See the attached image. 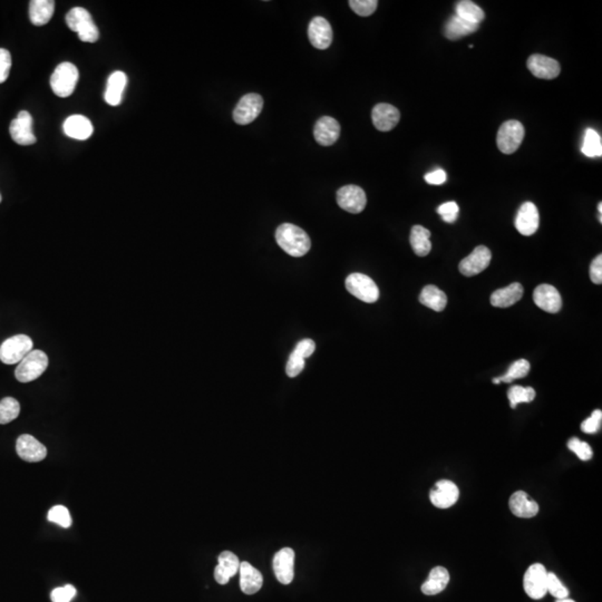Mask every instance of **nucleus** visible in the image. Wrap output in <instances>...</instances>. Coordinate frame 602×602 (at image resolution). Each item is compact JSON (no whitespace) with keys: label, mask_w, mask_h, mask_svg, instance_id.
<instances>
[{"label":"nucleus","mask_w":602,"mask_h":602,"mask_svg":"<svg viewBox=\"0 0 602 602\" xmlns=\"http://www.w3.org/2000/svg\"><path fill=\"white\" fill-rule=\"evenodd\" d=\"M581 152H583L585 156H588V158L601 156V136L598 134V132L592 130V128H588V130L585 131V140H583Z\"/></svg>","instance_id":"72a5a7b5"},{"label":"nucleus","mask_w":602,"mask_h":602,"mask_svg":"<svg viewBox=\"0 0 602 602\" xmlns=\"http://www.w3.org/2000/svg\"><path fill=\"white\" fill-rule=\"evenodd\" d=\"M378 1L377 0H351L349 6L358 16L368 17L375 12Z\"/></svg>","instance_id":"ea45409f"},{"label":"nucleus","mask_w":602,"mask_h":602,"mask_svg":"<svg viewBox=\"0 0 602 602\" xmlns=\"http://www.w3.org/2000/svg\"><path fill=\"white\" fill-rule=\"evenodd\" d=\"M64 133L72 139L84 141L91 137L94 132L91 121L83 115H72L64 122Z\"/></svg>","instance_id":"b1692460"},{"label":"nucleus","mask_w":602,"mask_h":602,"mask_svg":"<svg viewBox=\"0 0 602 602\" xmlns=\"http://www.w3.org/2000/svg\"><path fill=\"white\" fill-rule=\"evenodd\" d=\"M66 24L72 31L78 35L79 40L85 43H95L99 37V31L94 23L91 14L82 7H75L66 15Z\"/></svg>","instance_id":"f03ea898"},{"label":"nucleus","mask_w":602,"mask_h":602,"mask_svg":"<svg viewBox=\"0 0 602 602\" xmlns=\"http://www.w3.org/2000/svg\"><path fill=\"white\" fill-rule=\"evenodd\" d=\"M598 210H599V221H600V224H602V203H601V202H600V203L598 204Z\"/></svg>","instance_id":"3c124183"},{"label":"nucleus","mask_w":602,"mask_h":602,"mask_svg":"<svg viewBox=\"0 0 602 602\" xmlns=\"http://www.w3.org/2000/svg\"><path fill=\"white\" fill-rule=\"evenodd\" d=\"M526 65L535 77L541 79L557 78L561 72L559 62L544 55H531Z\"/></svg>","instance_id":"aec40b11"},{"label":"nucleus","mask_w":602,"mask_h":602,"mask_svg":"<svg viewBox=\"0 0 602 602\" xmlns=\"http://www.w3.org/2000/svg\"><path fill=\"white\" fill-rule=\"evenodd\" d=\"M34 342L27 335H16L10 337L0 346V360L6 365L19 364L31 351Z\"/></svg>","instance_id":"39448f33"},{"label":"nucleus","mask_w":602,"mask_h":602,"mask_svg":"<svg viewBox=\"0 0 602 602\" xmlns=\"http://www.w3.org/2000/svg\"><path fill=\"white\" fill-rule=\"evenodd\" d=\"M546 590L548 592L555 596L557 599H565L568 598L569 591L565 585L561 583L559 578L553 574V572H548V580H546Z\"/></svg>","instance_id":"a19ab883"},{"label":"nucleus","mask_w":602,"mask_h":602,"mask_svg":"<svg viewBox=\"0 0 602 602\" xmlns=\"http://www.w3.org/2000/svg\"><path fill=\"white\" fill-rule=\"evenodd\" d=\"M524 126L522 123L515 119L506 121L505 123L501 125L500 130L496 136V143H498L499 150L504 154H512L520 147L521 143L524 142Z\"/></svg>","instance_id":"0eeeda50"},{"label":"nucleus","mask_w":602,"mask_h":602,"mask_svg":"<svg viewBox=\"0 0 602 602\" xmlns=\"http://www.w3.org/2000/svg\"><path fill=\"white\" fill-rule=\"evenodd\" d=\"M419 303L421 305L426 306L428 308L434 311H443L447 305V297L444 292H442L441 289H438L436 286L425 287L421 290V296H419Z\"/></svg>","instance_id":"2f4dec72"},{"label":"nucleus","mask_w":602,"mask_h":602,"mask_svg":"<svg viewBox=\"0 0 602 602\" xmlns=\"http://www.w3.org/2000/svg\"><path fill=\"white\" fill-rule=\"evenodd\" d=\"M47 519L53 524H58L62 528H69L72 526L71 513L64 505H55L49 511Z\"/></svg>","instance_id":"4c0bfd02"},{"label":"nucleus","mask_w":602,"mask_h":602,"mask_svg":"<svg viewBox=\"0 0 602 602\" xmlns=\"http://www.w3.org/2000/svg\"><path fill=\"white\" fill-rule=\"evenodd\" d=\"M546 580H548V571L541 563L532 565L524 578V587L526 594L531 599H542L548 594L546 590Z\"/></svg>","instance_id":"6e6552de"},{"label":"nucleus","mask_w":602,"mask_h":602,"mask_svg":"<svg viewBox=\"0 0 602 602\" xmlns=\"http://www.w3.org/2000/svg\"><path fill=\"white\" fill-rule=\"evenodd\" d=\"M458 496L460 490L450 480H438L430 493V502L438 509H449L458 502Z\"/></svg>","instance_id":"f8f14e48"},{"label":"nucleus","mask_w":602,"mask_h":602,"mask_svg":"<svg viewBox=\"0 0 602 602\" xmlns=\"http://www.w3.org/2000/svg\"><path fill=\"white\" fill-rule=\"evenodd\" d=\"M76 592L75 587L72 585H66L51 591V599L53 602H71L74 596H76Z\"/></svg>","instance_id":"37998d69"},{"label":"nucleus","mask_w":602,"mask_h":602,"mask_svg":"<svg viewBox=\"0 0 602 602\" xmlns=\"http://www.w3.org/2000/svg\"><path fill=\"white\" fill-rule=\"evenodd\" d=\"M55 10L53 0H33L29 3V18L35 26H44L49 23Z\"/></svg>","instance_id":"c85d7f7f"},{"label":"nucleus","mask_w":602,"mask_h":602,"mask_svg":"<svg viewBox=\"0 0 602 602\" xmlns=\"http://www.w3.org/2000/svg\"><path fill=\"white\" fill-rule=\"evenodd\" d=\"M493 383H494V384H500L501 382H500V379H499V377H498V378L493 379Z\"/></svg>","instance_id":"864d4df0"},{"label":"nucleus","mask_w":602,"mask_h":602,"mask_svg":"<svg viewBox=\"0 0 602 602\" xmlns=\"http://www.w3.org/2000/svg\"><path fill=\"white\" fill-rule=\"evenodd\" d=\"M9 132L17 144L33 145L36 143V136L33 132V117L26 110H22L16 119H12Z\"/></svg>","instance_id":"ddd939ff"},{"label":"nucleus","mask_w":602,"mask_h":602,"mask_svg":"<svg viewBox=\"0 0 602 602\" xmlns=\"http://www.w3.org/2000/svg\"><path fill=\"white\" fill-rule=\"evenodd\" d=\"M126 84H128V77L124 72L116 71L110 74L104 95L105 101L108 105L117 106L121 104Z\"/></svg>","instance_id":"393cba45"},{"label":"nucleus","mask_w":602,"mask_h":602,"mask_svg":"<svg viewBox=\"0 0 602 602\" xmlns=\"http://www.w3.org/2000/svg\"><path fill=\"white\" fill-rule=\"evenodd\" d=\"M262 108L263 99L259 94H246L233 110V119L239 125L250 124L260 115Z\"/></svg>","instance_id":"1a4fd4ad"},{"label":"nucleus","mask_w":602,"mask_h":602,"mask_svg":"<svg viewBox=\"0 0 602 602\" xmlns=\"http://www.w3.org/2000/svg\"><path fill=\"white\" fill-rule=\"evenodd\" d=\"M535 390L532 387H522V386H513L508 392V399L512 408H517V405L522 403H531L535 399Z\"/></svg>","instance_id":"c9c22d12"},{"label":"nucleus","mask_w":602,"mask_h":602,"mask_svg":"<svg viewBox=\"0 0 602 602\" xmlns=\"http://www.w3.org/2000/svg\"><path fill=\"white\" fill-rule=\"evenodd\" d=\"M455 12L458 17L465 20L467 23L475 24V25H480L485 18V14H484L482 8L469 0L458 1L455 5Z\"/></svg>","instance_id":"473e14b6"},{"label":"nucleus","mask_w":602,"mask_h":602,"mask_svg":"<svg viewBox=\"0 0 602 602\" xmlns=\"http://www.w3.org/2000/svg\"><path fill=\"white\" fill-rule=\"evenodd\" d=\"M430 231L421 226H414L410 231V242L416 256L425 257L432 250Z\"/></svg>","instance_id":"7c9ffc66"},{"label":"nucleus","mask_w":602,"mask_h":602,"mask_svg":"<svg viewBox=\"0 0 602 602\" xmlns=\"http://www.w3.org/2000/svg\"><path fill=\"white\" fill-rule=\"evenodd\" d=\"M12 67V55L7 49H0V84L6 82Z\"/></svg>","instance_id":"49530a36"},{"label":"nucleus","mask_w":602,"mask_h":602,"mask_svg":"<svg viewBox=\"0 0 602 602\" xmlns=\"http://www.w3.org/2000/svg\"><path fill=\"white\" fill-rule=\"evenodd\" d=\"M305 368V359L292 351L287 362L286 373L289 377H297Z\"/></svg>","instance_id":"a18cd8bd"},{"label":"nucleus","mask_w":602,"mask_h":602,"mask_svg":"<svg viewBox=\"0 0 602 602\" xmlns=\"http://www.w3.org/2000/svg\"><path fill=\"white\" fill-rule=\"evenodd\" d=\"M20 404L17 399L5 397L0 401V424H8L19 416Z\"/></svg>","instance_id":"f704fd0d"},{"label":"nucleus","mask_w":602,"mask_h":602,"mask_svg":"<svg viewBox=\"0 0 602 602\" xmlns=\"http://www.w3.org/2000/svg\"><path fill=\"white\" fill-rule=\"evenodd\" d=\"M524 287L519 283H512L505 288L498 289L491 296V305L498 308H508L515 305L524 297Z\"/></svg>","instance_id":"bb28decb"},{"label":"nucleus","mask_w":602,"mask_h":602,"mask_svg":"<svg viewBox=\"0 0 602 602\" xmlns=\"http://www.w3.org/2000/svg\"><path fill=\"white\" fill-rule=\"evenodd\" d=\"M602 421V412L600 410H594L589 419H585L581 424V430L587 434H594L600 430Z\"/></svg>","instance_id":"c03bdc74"},{"label":"nucleus","mask_w":602,"mask_h":602,"mask_svg":"<svg viewBox=\"0 0 602 602\" xmlns=\"http://www.w3.org/2000/svg\"><path fill=\"white\" fill-rule=\"evenodd\" d=\"M308 37L316 49H328L333 42V28L328 20L320 16L312 18L308 26Z\"/></svg>","instance_id":"a211bd4d"},{"label":"nucleus","mask_w":602,"mask_h":602,"mask_svg":"<svg viewBox=\"0 0 602 602\" xmlns=\"http://www.w3.org/2000/svg\"><path fill=\"white\" fill-rule=\"evenodd\" d=\"M340 125L334 117L323 116L317 121L314 136L317 143L323 147H331L340 139Z\"/></svg>","instance_id":"412c9836"},{"label":"nucleus","mask_w":602,"mask_h":602,"mask_svg":"<svg viewBox=\"0 0 602 602\" xmlns=\"http://www.w3.org/2000/svg\"><path fill=\"white\" fill-rule=\"evenodd\" d=\"M510 510L517 517L530 519L539 513V505L524 491L513 493L509 501Z\"/></svg>","instance_id":"5701e85b"},{"label":"nucleus","mask_w":602,"mask_h":602,"mask_svg":"<svg viewBox=\"0 0 602 602\" xmlns=\"http://www.w3.org/2000/svg\"><path fill=\"white\" fill-rule=\"evenodd\" d=\"M492 260V253L485 246H478L473 250L471 255L464 258L460 262V272L465 277H473L484 271Z\"/></svg>","instance_id":"9b49d317"},{"label":"nucleus","mask_w":602,"mask_h":602,"mask_svg":"<svg viewBox=\"0 0 602 602\" xmlns=\"http://www.w3.org/2000/svg\"><path fill=\"white\" fill-rule=\"evenodd\" d=\"M78 69L72 62H62L51 77V90L58 97H71L78 82Z\"/></svg>","instance_id":"7ed1b4c3"},{"label":"nucleus","mask_w":602,"mask_h":602,"mask_svg":"<svg viewBox=\"0 0 602 602\" xmlns=\"http://www.w3.org/2000/svg\"><path fill=\"white\" fill-rule=\"evenodd\" d=\"M346 289L349 294L362 300L364 303H376L379 298V289L376 283L364 274H351L348 276L345 283Z\"/></svg>","instance_id":"423d86ee"},{"label":"nucleus","mask_w":602,"mask_h":602,"mask_svg":"<svg viewBox=\"0 0 602 602\" xmlns=\"http://www.w3.org/2000/svg\"><path fill=\"white\" fill-rule=\"evenodd\" d=\"M568 449L572 452L576 453V455L581 460V461H589L594 455L592 449L590 445L585 442L580 441L579 438L574 437L568 442Z\"/></svg>","instance_id":"58836bf2"},{"label":"nucleus","mask_w":602,"mask_h":602,"mask_svg":"<svg viewBox=\"0 0 602 602\" xmlns=\"http://www.w3.org/2000/svg\"><path fill=\"white\" fill-rule=\"evenodd\" d=\"M239 558L233 552H221L218 557V566L215 569V579L219 585H226L240 569Z\"/></svg>","instance_id":"4be33fe9"},{"label":"nucleus","mask_w":602,"mask_h":602,"mask_svg":"<svg viewBox=\"0 0 602 602\" xmlns=\"http://www.w3.org/2000/svg\"><path fill=\"white\" fill-rule=\"evenodd\" d=\"M0 202H1V195H0Z\"/></svg>","instance_id":"5fc2aeb1"},{"label":"nucleus","mask_w":602,"mask_h":602,"mask_svg":"<svg viewBox=\"0 0 602 602\" xmlns=\"http://www.w3.org/2000/svg\"><path fill=\"white\" fill-rule=\"evenodd\" d=\"M274 572L278 581L283 585L292 583L294 577V551L290 548H283L274 554L272 561Z\"/></svg>","instance_id":"2eb2a0df"},{"label":"nucleus","mask_w":602,"mask_h":602,"mask_svg":"<svg viewBox=\"0 0 602 602\" xmlns=\"http://www.w3.org/2000/svg\"><path fill=\"white\" fill-rule=\"evenodd\" d=\"M16 451L18 456L28 463L43 461L47 456V449L45 445L42 444L34 436L29 434H24L18 437L16 442Z\"/></svg>","instance_id":"4468645a"},{"label":"nucleus","mask_w":602,"mask_h":602,"mask_svg":"<svg viewBox=\"0 0 602 602\" xmlns=\"http://www.w3.org/2000/svg\"><path fill=\"white\" fill-rule=\"evenodd\" d=\"M337 203L347 212L360 213L367 204L366 193L358 185H345L337 191Z\"/></svg>","instance_id":"9d476101"},{"label":"nucleus","mask_w":602,"mask_h":602,"mask_svg":"<svg viewBox=\"0 0 602 602\" xmlns=\"http://www.w3.org/2000/svg\"><path fill=\"white\" fill-rule=\"evenodd\" d=\"M276 240L280 248L292 257H303L311 248L309 235L301 228L292 224L278 226Z\"/></svg>","instance_id":"f257e3e1"},{"label":"nucleus","mask_w":602,"mask_h":602,"mask_svg":"<svg viewBox=\"0 0 602 602\" xmlns=\"http://www.w3.org/2000/svg\"><path fill=\"white\" fill-rule=\"evenodd\" d=\"M373 124L381 132H388L399 124L401 119L399 110L387 103H379L371 110Z\"/></svg>","instance_id":"dca6fc26"},{"label":"nucleus","mask_w":602,"mask_h":602,"mask_svg":"<svg viewBox=\"0 0 602 602\" xmlns=\"http://www.w3.org/2000/svg\"><path fill=\"white\" fill-rule=\"evenodd\" d=\"M424 178L425 181L428 184H432V185H441V184L446 182L447 176L446 172H445L444 170L437 169V170L433 171V172L427 173Z\"/></svg>","instance_id":"8fccbe9b"},{"label":"nucleus","mask_w":602,"mask_h":602,"mask_svg":"<svg viewBox=\"0 0 602 602\" xmlns=\"http://www.w3.org/2000/svg\"><path fill=\"white\" fill-rule=\"evenodd\" d=\"M480 25L467 23L456 15L447 20L444 27V36L450 40H458L462 37L469 36L478 31Z\"/></svg>","instance_id":"c756f323"},{"label":"nucleus","mask_w":602,"mask_h":602,"mask_svg":"<svg viewBox=\"0 0 602 602\" xmlns=\"http://www.w3.org/2000/svg\"><path fill=\"white\" fill-rule=\"evenodd\" d=\"M49 367V357L44 351H33L18 364L15 376L20 383H31L40 378Z\"/></svg>","instance_id":"20e7f679"},{"label":"nucleus","mask_w":602,"mask_h":602,"mask_svg":"<svg viewBox=\"0 0 602 602\" xmlns=\"http://www.w3.org/2000/svg\"><path fill=\"white\" fill-rule=\"evenodd\" d=\"M530 371V362L526 359H520L512 364L509 371H506L505 375L499 377L500 382L512 383L515 379L524 378L528 376Z\"/></svg>","instance_id":"e433bc0d"},{"label":"nucleus","mask_w":602,"mask_h":602,"mask_svg":"<svg viewBox=\"0 0 602 602\" xmlns=\"http://www.w3.org/2000/svg\"><path fill=\"white\" fill-rule=\"evenodd\" d=\"M539 222H540V217L535 204L532 202L522 204L515 218V228L517 231L526 237L535 235L539 228Z\"/></svg>","instance_id":"f3484780"},{"label":"nucleus","mask_w":602,"mask_h":602,"mask_svg":"<svg viewBox=\"0 0 602 602\" xmlns=\"http://www.w3.org/2000/svg\"><path fill=\"white\" fill-rule=\"evenodd\" d=\"M240 588L246 594H255L262 587L263 577L261 572L249 562L240 563Z\"/></svg>","instance_id":"a878e982"},{"label":"nucleus","mask_w":602,"mask_h":602,"mask_svg":"<svg viewBox=\"0 0 602 602\" xmlns=\"http://www.w3.org/2000/svg\"><path fill=\"white\" fill-rule=\"evenodd\" d=\"M316 349V345L312 340H303L298 342V345L294 348V353H297L298 356L306 359L310 357L314 353Z\"/></svg>","instance_id":"de8ad7c7"},{"label":"nucleus","mask_w":602,"mask_h":602,"mask_svg":"<svg viewBox=\"0 0 602 602\" xmlns=\"http://www.w3.org/2000/svg\"><path fill=\"white\" fill-rule=\"evenodd\" d=\"M533 301L539 308L550 314H557L562 307V298L555 287L540 285L533 292Z\"/></svg>","instance_id":"6ab92c4d"},{"label":"nucleus","mask_w":602,"mask_h":602,"mask_svg":"<svg viewBox=\"0 0 602 602\" xmlns=\"http://www.w3.org/2000/svg\"><path fill=\"white\" fill-rule=\"evenodd\" d=\"M555 602H576L572 599H569V598H565V599H557Z\"/></svg>","instance_id":"603ef678"},{"label":"nucleus","mask_w":602,"mask_h":602,"mask_svg":"<svg viewBox=\"0 0 602 602\" xmlns=\"http://www.w3.org/2000/svg\"><path fill=\"white\" fill-rule=\"evenodd\" d=\"M458 211H460V208H458V203L454 202V201L445 202V203L442 204V206L437 208L438 215H441L442 219L446 224H454L455 222L456 219H458Z\"/></svg>","instance_id":"79ce46f5"},{"label":"nucleus","mask_w":602,"mask_h":602,"mask_svg":"<svg viewBox=\"0 0 602 602\" xmlns=\"http://www.w3.org/2000/svg\"><path fill=\"white\" fill-rule=\"evenodd\" d=\"M590 278L596 285L602 283V256H596L590 266Z\"/></svg>","instance_id":"09e8293b"},{"label":"nucleus","mask_w":602,"mask_h":602,"mask_svg":"<svg viewBox=\"0 0 602 602\" xmlns=\"http://www.w3.org/2000/svg\"><path fill=\"white\" fill-rule=\"evenodd\" d=\"M450 583V574L443 567H436L430 571L426 581L421 585V592L426 596L441 594Z\"/></svg>","instance_id":"cd10ccee"}]
</instances>
